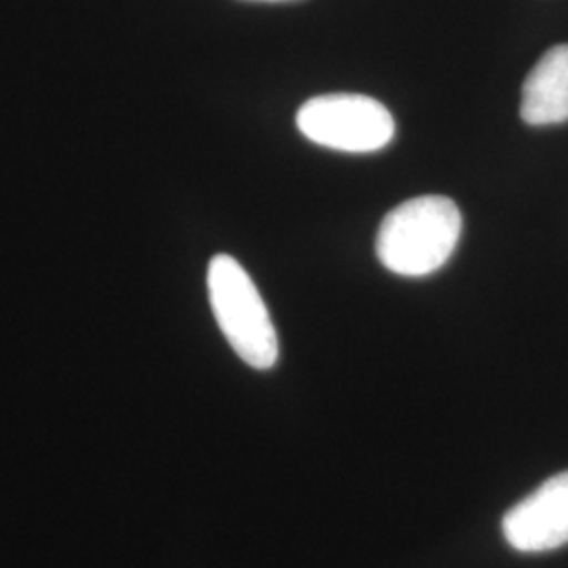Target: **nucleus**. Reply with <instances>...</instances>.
Masks as SVG:
<instances>
[{
    "instance_id": "obj_1",
    "label": "nucleus",
    "mask_w": 568,
    "mask_h": 568,
    "mask_svg": "<svg viewBox=\"0 0 568 568\" xmlns=\"http://www.w3.org/2000/svg\"><path fill=\"white\" fill-rule=\"evenodd\" d=\"M462 225V211L447 196L410 199L392 209L379 225L377 257L398 276L434 274L455 253Z\"/></svg>"
},
{
    "instance_id": "obj_2",
    "label": "nucleus",
    "mask_w": 568,
    "mask_h": 568,
    "mask_svg": "<svg viewBox=\"0 0 568 568\" xmlns=\"http://www.w3.org/2000/svg\"><path fill=\"white\" fill-rule=\"evenodd\" d=\"M209 302L232 349L253 368L278 361V337L264 300L251 276L230 255H215L206 272Z\"/></svg>"
},
{
    "instance_id": "obj_3",
    "label": "nucleus",
    "mask_w": 568,
    "mask_h": 568,
    "mask_svg": "<svg viewBox=\"0 0 568 568\" xmlns=\"http://www.w3.org/2000/svg\"><path fill=\"white\" fill-rule=\"evenodd\" d=\"M297 129L310 142L349 154H368L394 140L396 122L384 103L358 93L312 98L297 112Z\"/></svg>"
},
{
    "instance_id": "obj_4",
    "label": "nucleus",
    "mask_w": 568,
    "mask_h": 568,
    "mask_svg": "<svg viewBox=\"0 0 568 568\" xmlns=\"http://www.w3.org/2000/svg\"><path fill=\"white\" fill-rule=\"evenodd\" d=\"M504 537L518 551L537 554L568 544V471L535 488L504 518Z\"/></svg>"
},
{
    "instance_id": "obj_5",
    "label": "nucleus",
    "mask_w": 568,
    "mask_h": 568,
    "mask_svg": "<svg viewBox=\"0 0 568 568\" xmlns=\"http://www.w3.org/2000/svg\"><path fill=\"white\" fill-rule=\"evenodd\" d=\"M520 116L530 126L568 121V42L551 47L528 72Z\"/></svg>"
},
{
    "instance_id": "obj_6",
    "label": "nucleus",
    "mask_w": 568,
    "mask_h": 568,
    "mask_svg": "<svg viewBox=\"0 0 568 568\" xmlns=\"http://www.w3.org/2000/svg\"><path fill=\"white\" fill-rule=\"evenodd\" d=\"M262 2H284V0H262Z\"/></svg>"
}]
</instances>
